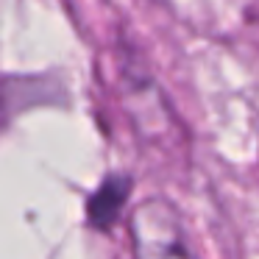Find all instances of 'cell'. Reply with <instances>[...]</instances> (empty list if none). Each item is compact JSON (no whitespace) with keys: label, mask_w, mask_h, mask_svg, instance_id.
<instances>
[{"label":"cell","mask_w":259,"mask_h":259,"mask_svg":"<svg viewBox=\"0 0 259 259\" xmlns=\"http://www.w3.org/2000/svg\"><path fill=\"white\" fill-rule=\"evenodd\" d=\"M131 237L134 259H195L173 206L164 201H145L137 209L131 218Z\"/></svg>","instance_id":"obj_1"},{"label":"cell","mask_w":259,"mask_h":259,"mask_svg":"<svg viewBox=\"0 0 259 259\" xmlns=\"http://www.w3.org/2000/svg\"><path fill=\"white\" fill-rule=\"evenodd\" d=\"M128 192H131V181L125 179V176H109L101 184V190L90 198V206H87L90 223L106 229V226L120 214L123 203L128 201Z\"/></svg>","instance_id":"obj_2"}]
</instances>
